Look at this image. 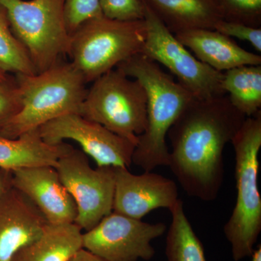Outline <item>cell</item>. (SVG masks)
Segmentation results:
<instances>
[{
    "instance_id": "6",
    "label": "cell",
    "mask_w": 261,
    "mask_h": 261,
    "mask_svg": "<svg viewBox=\"0 0 261 261\" xmlns=\"http://www.w3.org/2000/svg\"><path fill=\"white\" fill-rule=\"evenodd\" d=\"M147 103L140 82L116 68L92 82L79 115L137 146L147 126Z\"/></svg>"
},
{
    "instance_id": "23",
    "label": "cell",
    "mask_w": 261,
    "mask_h": 261,
    "mask_svg": "<svg viewBox=\"0 0 261 261\" xmlns=\"http://www.w3.org/2000/svg\"><path fill=\"white\" fill-rule=\"evenodd\" d=\"M63 9L70 36L86 22L103 15L99 0H64Z\"/></svg>"
},
{
    "instance_id": "1",
    "label": "cell",
    "mask_w": 261,
    "mask_h": 261,
    "mask_svg": "<svg viewBox=\"0 0 261 261\" xmlns=\"http://www.w3.org/2000/svg\"><path fill=\"white\" fill-rule=\"evenodd\" d=\"M247 117L227 95L194 98L168 132L172 150L168 167L187 195L206 202L216 200L224 176L225 147Z\"/></svg>"
},
{
    "instance_id": "28",
    "label": "cell",
    "mask_w": 261,
    "mask_h": 261,
    "mask_svg": "<svg viewBox=\"0 0 261 261\" xmlns=\"http://www.w3.org/2000/svg\"><path fill=\"white\" fill-rule=\"evenodd\" d=\"M13 171L10 170L0 169V195L13 187Z\"/></svg>"
},
{
    "instance_id": "26",
    "label": "cell",
    "mask_w": 261,
    "mask_h": 261,
    "mask_svg": "<svg viewBox=\"0 0 261 261\" xmlns=\"http://www.w3.org/2000/svg\"><path fill=\"white\" fill-rule=\"evenodd\" d=\"M214 30L228 37L248 42L257 51H261V28L221 20L216 24Z\"/></svg>"
},
{
    "instance_id": "20",
    "label": "cell",
    "mask_w": 261,
    "mask_h": 261,
    "mask_svg": "<svg viewBox=\"0 0 261 261\" xmlns=\"http://www.w3.org/2000/svg\"><path fill=\"white\" fill-rule=\"evenodd\" d=\"M171 223L166 243L167 261H207L203 246L196 234L178 200L170 210Z\"/></svg>"
},
{
    "instance_id": "19",
    "label": "cell",
    "mask_w": 261,
    "mask_h": 261,
    "mask_svg": "<svg viewBox=\"0 0 261 261\" xmlns=\"http://www.w3.org/2000/svg\"><path fill=\"white\" fill-rule=\"evenodd\" d=\"M222 88L233 107L246 117L261 108V65H243L223 72Z\"/></svg>"
},
{
    "instance_id": "24",
    "label": "cell",
    "mask_w": 261,
    "mask_h": 261,
    "mask_svg": "<svg viewBox=\"0 0 261 261\" xmlns=\"http://www.w3.org/2000/svg\"><path fill=\"white\" fill-rule=\"evenodd\" d=\"M22 107L21 95L14 75L0 80V134Z\"/></svg>"
},
{
    "instance_id": "16",
    "label": "cell",
    "mask_w": 261,
    "mask_h": 261,
    "mask_svg": "<svg viewBox=\"0 0 261 261\" xmlns=\"http://www.w3.org/2000/svg\"><path fill=\"white\" fill-rule=\"evenodd\" d=\"M72 146L65 142L50 145L44 142L39 129H34L14 140L0 136V169L14 171L32 166L56 168L60 158Z\"/></svg>"
},
{
    "instance_id": "4",
    "label": "cell",
    "mask_w": 261,
    "mask_h": 261,
    "mask_svg": "<svg viewBox=\"0 0 261 261\" xmlns=\"http://www.w3.org/2000/svg\"><path fill=\"white\" fill-rule=\"evenodd\" d=\"M235 156L237 200L224 226L233 260L251 257L261 231V197L258 189L261 148V111L247 117L231 140Z\"/></svg>"
},
{
    "instance_id": "11",
    "label": "cell",
    "mask_w": 261,
    "mask_h": 261,
    "mask_svg": "<svg viewBox=\"0 0 261 261\" xmlns=\"http://www.w3.org/2000/svg\"><path fill=\"white\" fill-rule=\"evenodd\" d=\"M38 129L42 140L50 145L68 140L77 142L84 153L95 161L97 167L132 166L135 143L76 113L59 117Z\"/></svg>"
},
{
    "instance_id": "22",
    "label": "cell",
    "mask_w": 261,
    "mask_h": 261,
    "mask_svg": "<svg viewBox=\"0 0 261 261\" xmlns=\"http://www.w3.org/2000/svg\"><path fill=\"white\" fill-rule=\"evenodd\" d=\"M225 21L261 28V0H211Z\"/></svg>"
},
{
    "instance_id": "12",
    "label": "cell",
    "mask_w": 261,
    "mask_h": 261,
    "mask_svg": "<svg viewBox=\"0 0 261 261\" xmlns=\"http://www.w3.org/2000/svg\"><path fill=\"white\" fill-rule=\"evenodd\" d=\"M176 184L158 173L136 175L125 167H115L113 212L142 220L159 208L171 210L178 202Z\"/></svg>"
},
{
    "instance_id": "18",
    "label": "cell",
    "mask_w": 261,
    "mask_h": 261,
    "mask_svg": "<svg viewBox=\"0 0 261 261\" xmlns=\"http://www.w3.org/2000/svg\"><path fill=\"white\" fill-rule=\"evenodd\" d=\"M82 233L75 224H48L42 234L20 248L11 261H69L82 248Z\"/></svg>"
},
{
    "instance_id": "25",
    "label": "cell",
    "mask_w": 261,
    "mask_h": 261,
    "mask_svg": "<svg viewBox=\"0 0 261 261\" xmlns=\"http://www.w3.org/2000/svg\"><path fill=\"white\" fill-rule=\"evenodd\" d=\"M102 15L121 21L144 20L145 7L142 0H99Z\"/></svg>"
},
{
    "instance_id": "10",
    "label": "cell",
    "mask_w": 261,
    "mask_h": 261,
    "mask_svg": "<svg viewBox=\"0 0 261 261\" xmlns=\"http://www.w3.org/2000/svg\"><path fill=\"white\" fill-rule=\"evenodd\" d=\"M166 228L163 223L149 224L112 212L82 233V247L106 261L149 260L155 254L151 243Z\"/></svg>"
},
{
    "instance_id": "5",
    "label": "cell",
    "mask_w": 261,
    "mask_h": 261,
    "mask_svg": "<svg viewBox=\"0 0 261 261\" xmlns=\"http://www.w3.org/2000/svg\"><path fill=\"white\" fill-rule=\"evenodd\" d=\"M147 36L145 20L121 21L102 16L81 25L71 36L67 56L86 84L142 53Z\"/></svg>"
},
{
    "instance_id": "9",
    "label": "cell",
    "mask_w": 261,
    "mask_h": 261,
    "mask_svg": "<svg viewBox=\"0 0 261 261\" xmlns=\"http://www.w3.org/2000/svg\"><path fill=\"white\" fill-rule=\"evenodd\" d=\"M56 169L63 186L75 201L74 224L87 231L113 212L115 167L93 168L88 156L72 146L60 158Z\"/></svg>"
},
{
    "instance_id": "14",
    "label": "cell",
    "mask_w": 261,
    "mask_h": 261,
    "mask_svg": "<svg viewBox=\"0 0 261 261\" xmlns=\"http://www.w3.org/2000/svg\"><path fill=\"white\" fill-rule=\"evenodd\" d=\"M48 224L42 213L13 187L0 195V261H11Z\"/></svg>"
},
{
    "instance_id": "8",
    "label": "cell",
    "mask_w": 261,
    "mask_h": 261,
    "mask_svg": "<svg viewBox=\"0 0 261 261\" xmlns=\"http://www.w3.org/2000/svg\"><path fill=\"white\" fill-rule=\"evenodd\" d=\"M142 2L147 27L142 54L167 68L195 99L226 95L222 88L223 73L197 60Z\"/></svg>"
},
{
    "instance_id": "29",
    "label": "cell",
    "mask_w": 261,
    "mask_h": 261,
    "mask_svg": "<svg viewBox=\"0 0 261 261\" xmlns=\"http://www.w3.org/2000/svg\"><path fill=\"white\" fill-rule=\"evenodd\" d=\"M252 261H261V245H259L252 252Z\"/></svg>"
},
{
    "instance_id": "27",
    "label": "cell",
    "mask_w": 261,
    "mask_h": 261,
    "mask_svg": "<svg viewBox=\"0 0 261 261\" xmlns=\"http://www.w3.org/2000/svg\"><path fill=\"white\" fill-rule=\"evenodd\" d=\"M69 261H106L102 258L94 255L92 252H89L86 249L81 248L78 251L75 252L73 257L70 259Z\"/></svg>"
},
{
    "instance_id": "2",
    "label": "cell",
    "mask_w": 261,
    "mask_h": 261,
    "mask_svg": "<svg viewBox=\"0 0 261 261\" xmlns=\"http://www.w3.org/2000/svg\"><path fill=\"white\" fill-rule=\"evenodd\" d=\"M116 68L139 81L147 94V126L138 137L132 163L145 171L168 166L170 150L166 135L193 96L142 53L120 63Z\"/></svg>"
},
{
    "instance_id": "13",
    "label": "cell",
    "mask_w": 261,
    "mask_h": 261,
    "mask_svg": "<svg viewBox=\"0 0 261 261\" xmlns=\"http://www.w3.org/2000/svg\"><path fill=\"white\" fill-rule=\"evenodd\" d=\"M12 186L39 209L48 224H74L76 205L56 168L39 166L14 170Z\"/></svg>"
},
{
    "instance_id": "17",
    "label": "cell",
    "mask_w": 261,
    "mask_h": 261,
    "mask_svg": "<svg viewBox=\"0 0 261 261\" xmlns=\"http://www.w3.org/2000/svg\"><path fill=\"white\" fill-rule=\"evenodd\" d=\"M173 34L191 29H214L222 20L211 0H142Z\"/></svg>"
},
{
    "instance_id": "30",
    "label": "cell",
    "mask_w": 261,
    "mask_h": 261,
    "mask_svg": "<svg viewBox=\"0 0 261 261\" xmlns=\"http://www.w3.org/2000/svg\"><path fill=\"white\" fill-rule=\"evenodd\" d=\"M7 75H8V73H4V72L1 71V70H0V80H1V79L5 78Z\"/></svg>"
},
{
    "instance_id": "21",
    "label": "cell",
    "mask_w": 261,
    "mask_h": 261,
    "mask_svg": "<svg viewBox=\"0 0 261 261\" xmlns=\"http://www.w3.org/2000/svg\"><path fill=\"white\" fill-rule=\"evenodd\" d=\"M0 70L12 75H34L28 53L12 32L8 13L0 4Z\"/></svg>"
},
{
    "instance_id": "7",
    "label": "cell",
    "mask_w": 261,
    "mask_h": 261,
    "mask_svg": "<svg viewBox=\"0 0 261 261\" xmlns=\"http://www.w3.org/2000/svg\"><path fill=\"white\" fill-rule=\"evenodd\" d=\"M0 4L37 73L67 55L70 36L65 27L64 0H0Z\"/></svg>"
},
{
    "instance_id": "15",
    "label": "cell",
    "mask_w": 261,
    "mask_h": 261,
    "mask_svg": "<svg viewBox=\"0 0 261 261\" xmlns=\"http://www.w3.org/2000/svg\"><path fill=\"white\" fill-rule=\"evenodd\" d=\"M174 35L197 60L221 73L243 65H261L260 56L245 50L214 29H191Z\"/></svg>"
},
{
    "instance_id": "3",
    "label": "cell",
    "mask_w": 261,
    "mask_h": 261,
    "mask_svg": "<svg viewBox=\"0 0 261 261\" xmlns=\"http://www.w3.org/2000/svg\"><path fill=\"white\" fill-rule=\"evenodd\" d=\"M14 75L22 107L0 134L1 137L14 140L64 115L80 114L87 84L70 62L59 61L37 74Z\"/></svg>"
}]
</instances>
